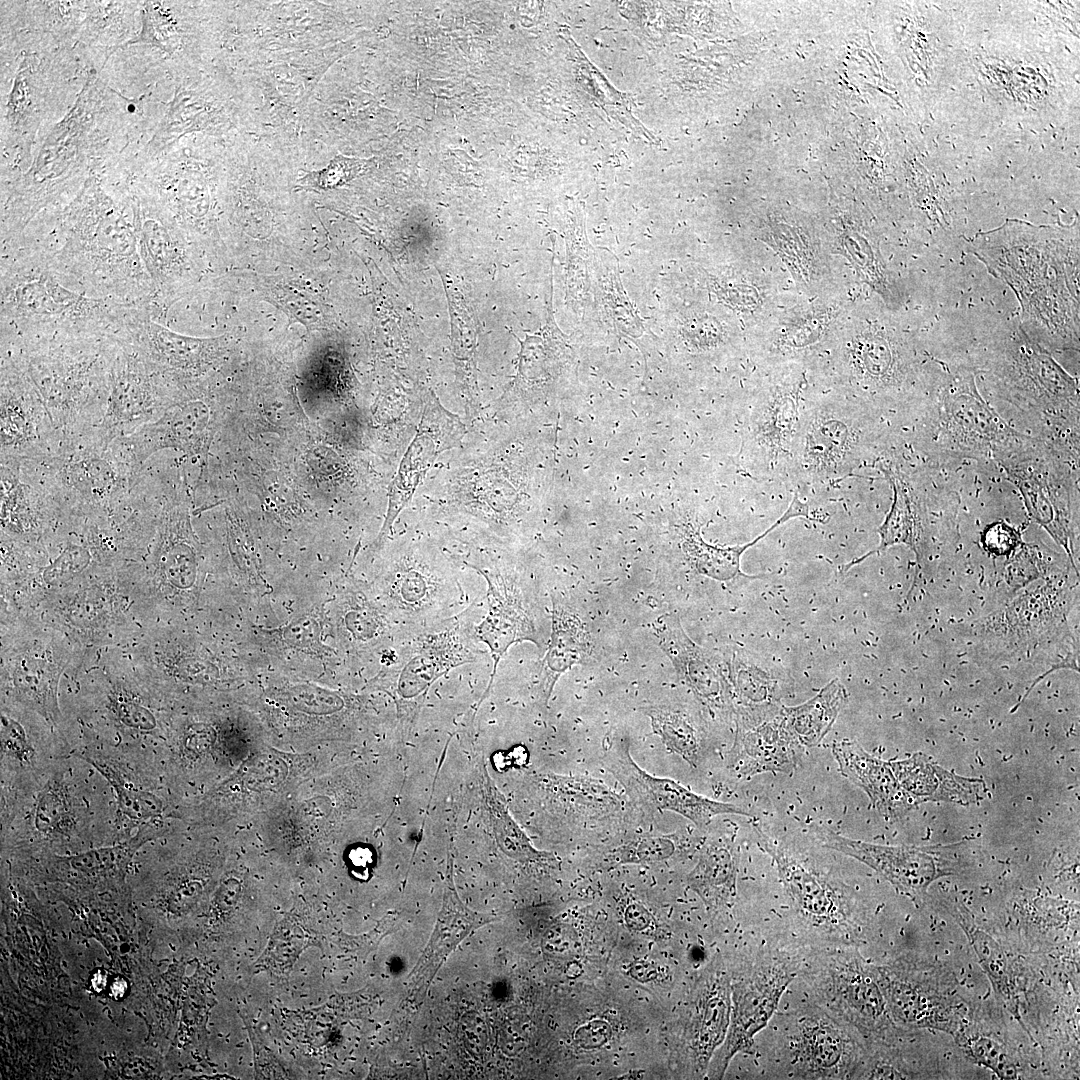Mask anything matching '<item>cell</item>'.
Here are the masks:
<instances>
[{"label":"cell","mask_w":1080,"mask_h":1080,"mask_svg":"<svg viewBox=\"0 0 1080 1080\" xmlns=\"http://www.w3.org/2000/svg\"><path fill=\"white\" fill-rule=\"evenodd\" d=\"M969 1050L974 1059L992 1069L1000 1078L1014 1079L1017 1071L1004 1049L991 1039L980 1037L973 1040Z\"/></svg>","instance_id":"25"},{"label":"cell","mask_w":1080,"mask_h":1080,"mask_svg":"<svg viewBox=\"0 0 1080 1080\" xmlns=\"http://www.w3.org/2000/svg\"><path fill=\"white\" fill-rule=\"evenodd\" d=\"M813 832L823 846L861 861L908 895L923 892L941 874L933 847L871 844L824 827Z\"/></svg>","instance_id":"9"},{"label":"cell","mask_w":1080,"mask_h":1080,"mask_svg":"<svg viewBox=\"0 0 1080 1080\" xmlns=\"http://www.w3.org/2000/svg\"><path fill=\"white\" fill-rule=\"evenodd\" d=\"M653 725L666 746L680 755L690 765L696 766L699 757V741L693 727L678 715L657 714Z\"/></svg>","instance_id":"23"},{"label":"cell","mask_w":1080,"mask_h":1080,"mask_svg":"<svg viewBox=\"0 0 1080 1080\" xmlns=\"http://www.w3.org/2000/svg\"><path fill=\"white\" fill-rule=\"evenodd\" d=\"M971 943L993 982L998 994L1001 995L1006 1007L1017 1016V1002L1011 990L1009 976L1006 969V959L998 944L983 931L974 926H968L962 922Z\"/></svg>","instance_id":"21"},{"label":"cell","mask_w":1080,"mask_h":1080,"mask_svg":"<svg viewBox=\"0 0 1080 1080\" xmlns=\"http://www.w3.org/2000/svg\"><path fill=\"white\" fill-rule=\"evenodd\" d=\"M16 261L5 273L2 289V316L22 332L56 330L65 333L101 331L121 325L124 305H108L91 299L62 284L60 268L46 255ZM85 337V336H81Z\"/></svg>","instance_id":"2"},{"label":"cell","mask_w":1080,"mask_h":1080,"mask_svg":"<svg viewBox=\"0 0 1080 1080\" xmlns=\"http://www.w3.org/2000/svg\"><path fill=\"white\" fill-rule=\"evenodd\" d=\"M736 876V851L729 842L719 840L704 848L689 883L707 904L718 906L734 896Z\"/></svg>","instance_id":"18"},{"label":"cell","mask_w":1080,"mask_h":1080,"mask_svg":"<svg viewBox=\"0 0 1080 1080\" xmlns=\"http://www.w3.org/2000/svg\"><path fill=\"white\" fill-rule=\"evenodd\" d=\"M433 443L426 436L418 437L410 446L391 485L389 507L379 538L385 536L400 510L405 506L419 477L432 461Z\"/></svg>","instance_id":"20"},{"label":"cell","mask_w":1080,"mask_h":1080,"mask_svg":"<svg viewBox=\"0 0 1080 1080\" xmlns=\"http://www.w3.org/2000/svg\"><path fill=\"white\" fill-rule=\"evenodd\" d=\"M676 849L672 836H646L622 845L613 854L619 863H649L669 858Z\"/></svg>","instance_id":"24"},{"label":"cell","mask_w":1080,"mask_h":1080,"mask_svg":"<svg viewBox=\"0 0 1080 1080\" xmlns=\"http://www.w3.org/2000/svg\"><path fill=\"white\" fill-rule=\"evenodd\" d=\"M76 756L94 767L114 789L118 817L130 822V827L157 831V819L162 816L164 804L156 792L135 783L130 775L103 757L86 753Z\"/></svg>","instance_id":"16"},{"label":"cell","mask_w":1080,"mask_h":1080,"mask_svg":"<svg viewBox=\"0 0 1080 1080\" xmlns=\"http://www.w3.org/2000/svg\"><path fill=\"white\" fill-rule=\"evenodd\" d=\"M209 422L210 411L205 403H173L156 420L114 440L111 449L137 477L145 461L159 450L200 452L208 440Z\"/></svg>","instance_id":"7"},{"label":"cell","mask_w":1080,"mask_h":1080,"mask_svg":"<svg viewBox=\"0 0 1080 1080\" xmlns=\"http://www.w3.org/2000/svg\"><path fill=\"white\" fill-rule=\"evenodd\" d=\"M72 770L59 762L30 795L34 801L20 807H28V814L23 818L25 826L17 836L52 841L84 835L90 822V803L84 795L78 794L80 791L71 778Z\"/></svg>","instance_id":"10"},{"label":"cell","mask_w":1080,"mask_h":1080,"mask_svg":"<svg viewBox=\"0 0 1080 1080\" xmlns=\"http://www.w3.org/2000/svg\"><path fill=\"white\" fill-rule=\"evenodd\" d=\"M276 302L290 317L302 322L305 326L316 327L318 324L323 325L325 323L320 304L302 293H283L281 297L276 299Z\"/></svg>","instance_id":"26"},{"label":"cell","mask_w":1080,"mask_h":1080,"mask_svg":"<svg viewBox=\"0 0 1080 1080\" xmlns=\"http://www.w3.org/2000/svg\"><path fill=\"white\" fill-rule=\"evenodd\" d=\"M832 986L844 1004L866 1017H875L883 1009L877 987L867 978L855 973L834 974Z\"/></svg>","instance_id":"22"},{"label":"cell","mask_w":1080,"mask_h":1080,"mask_svg":"<svg viewBox=\"0 0 1080 1080\" xmlns=\"http://www.w3.org/2000/svg\"><path fill=\"white\" fill-rule=\"evenodd\" d=\"M111 374L107 407L95 431L107 447L120 437L156 420L171 405L164 399L159 374L138 355L120 345Z\"/></svg>","instance_id":"5"},{"label":"cell","mask_w":1080,"mask_h":1080,"mask_svg":"<svg viewBox=\"0 0 1080 1080\" xmlns=\"http://www.w3.org/2000/svg\"><path fill=\"white\" fill-rule=\"evenodd\" d=\"M21 799H22V796L20 797V801H21ZM20 803H21V802H19V804H18V807H19ZM18 807H17V809H18ZM16 811H17V810H16ZM15 814H16V812H15ZM15 814H14V816H15ZM14 816H13V817H14ZM12 819H13V818H12ZM11 821H12V820H11ZM9 824H10V823H9ZM9 824H8V825H9ZM5 828H6V827H5ZM5 828H4V829H5Z\"/></svg>","instance_id":"28"},{"label":"cell","mask_w":1080,"mask_h":1080,"mask_svg":"<svg viewBox=\"0 0 1080 1080\" xmlns=\"http://www.w3.org/2000/svg\"><path fill=\"white\" fill-rule=\"evenodd\" d=\"M1 461L40 459L62 442L27 374L13 361L2 367Z\"/></svg>","instance_id":"4"},{"label":"cell","mask_w":1080,"mask_h":1080,"mask_svg":"<svg viewBox=\"0 0 1080 1080\" xmlns=\"http://www.w3.org/2000/svg\"><path fill=\"white\" fill-rule=\"evenodd\" d=\"M845 701V689L835 679L806 703L782 707V713L788 729L798 742L814 747L830 731Z\"/></svg>","instance_id":"17"},{"label":"cell","mask_w":1080,"mask_h":1080,"mask_svg":"<svg viewBox=\"0 0 1080 1080\" xmlns=\"http://www.w3.org/2000/svg\"><path fill=\"white\" fill-rule=\"evenodd\" d=\"M807 384L804 366H774L752 395L741 450V464L752 478L788 480L802 418L816 394Z\"/></svg>","instance_id":"3"},{"label":"cell","mask_w":1080,"mask_h":1080,"mask_svg":"<svg viewBox=\"0 0 1080 1080\" xmlns=\"http://www.w3.org/2000/svg\"><path fill=\"white\" fill-rule=\"evenodd\" d=\"M792 977L785 967L774 964L758 969L752 978L737 986L733 1020L721 1063L747 1049L753 1037L767 1024Z\"/></svg>","instance_id":"11"},{"label":"cell","mask_w":1080,"mask_h":1080,"mask_svg":"<svg viewBox=\"0 0 1080 1080\" xmlns=\"http://www.w3.org/2000/svg\"><path fill=\"white\" fill-rule=\"evenodd\" d=\"M759 843L776 863L780 879L794 906L811 920L839 922L842 904L827 879L755 827Z\"/></svg>","instance_id":"12"},{"label":"cell","mask_w":1080,"mask_h":1080,"mask_svg":"<svg viewBox=\"0 0 1080 1080\" xmlns=\"http://www.w3.org/2000/svg\"><path fill=\"white\" fill-rule=\"evenodd\" d=\"M832 751L842 775L862 788L886 819H898L916 805L899 785L889 762L870 755L850 740L833 743Z\"/></svg>","instance_id":"13"},{"label":"cell","mask_w":1080,"mask_h":1080,"mask_svg":"<svg viewBox=\"0 0 1080 1080\" xmlns=\"http://www.w3.org/2000/svg\"><path fill=\"white\" fill-rule=\"evenodd\" d=\"M890 423L832 388L827 394H815L802 418L788 481L808 493L812 487L844 479L886 450Z\"/></svg>","instance_id":"1"},{"label":"cell","mask_w":1080,"mask_h":1080,"mask_svg":"<svg viewBox=\"0 0 1080 1080\" xmlns=\"http://www.w3.org/2000/svg\"><path fill=\"white\" fill-rule=\"evenodd\" d=\"M488 582V616L477 629L479 638L488 644L494 658V673L508 647L533 639L534 630L514 594L497 575L479 570Z\"/></svg>","instance_id":"14"},{"label":"cell","mask_w":1080,"mask_h":1080,"mask_svg":"<svg viewBox=\"0 0 1080 1080\" xmlns=\"http://www.w3.org/2000/svg\"><path fill=\"white\" fill-rule=\"evenodd\" d=\"M796 517H798L797 508L789 504L784 514L778 518L769 529L747 544L729 548H719L705 543L699 535H696L687 542V550L689 556L693 559L697 570L709 577L718 580H728L740 575L746 578L755 579L757 576H748L741 571V555L749 547L766 537L775 528Z\"/></svg>","instance_id":"19"},{"label":"cell","mask_w":1080,"mask_h":1080,"mask_svg":"<svg viewBox=\"0 0 1080 1080\" xmlns=\"http://www.w3.org/2000/svg\"><path fill=\"white\" fill-rule=\"evenodd\" d=\"M604 765L624 786L631 800L646 810L673 811L705 829L721 814L749 816L744 809L698 795L668 778L655 777L639 767L626 745L613 746Z\"/></svg>","instance_id":"6"},{"label":"cell","mask_w":1080,"mask_h":1080,"mask_svg":"<svg viewBox=\"0 0 1080 1080\" xmlns=\"http://www.w3.org/2000/svg\"><path fill=\"white\" fill-rule=\"evenodd\" d=\"M802 745L788 729L782 707L768 711L740 710L730 764L744 777L764 772H792Z\"/></svg>","instance_id":"8"},{"label":"cell","mask_w":1080,"mask_h":1080,"mask_svg":"<svg viewBox=\"0 0 1080 1080\" xmlns=\"http://www.w3.org/2000/svg\"><path fill=\"white\" fill-rule=\"evenodd\" d=\"M791 1046L794 1064L803 1075L834 1076L842 1067L845 1040L836 1026L823 1017L804 1018Z\"/></svg>","instance_id":"15"},{"label":"cell","mask_w":1080,"mask_h":1080,"mask_svg":"<svg viewBox=\"0 0 1080 1080\" xmlns=\"http://www.w3.org/2000/svg\"><path fill=\"white\" fill-rule=\"evenodd\" d=\"M626 916L629 925L636 929H643L646 926L645 922L649 918L648 912L636 904L628 907Z\"/></svg>","instance_id":"27"}]
</instances>
